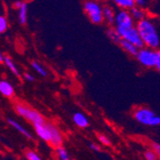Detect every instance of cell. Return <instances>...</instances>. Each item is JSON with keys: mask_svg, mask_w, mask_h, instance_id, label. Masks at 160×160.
<instances>
[{"mask_svg": "<svg viewBox=\"0 0 160 160\" xmlns=\"http://www.w3.org/2000/svg\"><path fill=\"white\" fill-rule=\"evenodd\" d=\"M56 153H57V156H58V159L59 160H70V156H69L68 152L62 146L56 149Z\"/></svg>", "mask_w": 160, "mask_h": 160, "instance_id": "cell-21", "label": "cell"}, {"mask_svg": "<svg viewBox=\"0 0 160 160\" xmlns=\"http://www.w3.org/2000/svg\"><path fill=\"white\" fill-rule=\"evenodd\" d=\"M136 60L142 66L146 68L155 67L157 60V50L145 46L139 49V52L136 56Z\"/></svg>", "mask_w": 160, "mask_h": 160, "instance_id": "cell-5", "label": "cell"}, {"mask_svg": "<svg viewBox=\"0 0 160 160\" xmlns=\"http://www.w3.org/2000/svg\"><path fill=\"white\" fill-rule=\"evenodd\" d=\"M73 122L74 124L80 128H88L89 126V121H88V118L86 117L85 114L82 113V112H75L73 114Z\"/></svg>", "mask_w": 160, "mask_h": 160, "instance_id": "cell-12", "label": "cell"}, {"mask_svg": "<svg viewBox=\"0 0 160 160\" xmlns=\"http://www.w3.org/2000/svg\"><path fill=\"white\" fill-rule=\"evenodd\" d=\"M144 157L146 160H157V154L152 150H147L144 152Z\"/></svg>", "mask_w": 160, "mask_h": 160, "instance_id": "cell-25", "label": "cell"}, {"mask_svg": "<svg viewBox=\"0 0 160 160\" xmlns=\"http://www.w3.org/2000/svg\"><path fill=\"white\" fill-rule=\"evenodd\" d=\"M89 148L93 151V152H100L101 151V148L99 145L95 144V143H90L89 144Z\"/></svg>", "mask_w": 160, "mask_h": 160, "instance_id": "cell-30", "label": "cell"}, {"mask_svg": "<svg viewBox=\"0 0 160 160\" xmlns=\"http://www.w3.org/2000/svg\"><path fill=\"white\" fill-rule=\"evenodd\" d=\"M49 125L51 130V139L49 144L55 149L62 147V145L63 143V135L61 132V129L53 123H49Z\"/></svg>", "mask_w": 160, "mask_h": 160, "instance_id": "cell-8", "label": "cell"}, {"mask_svg": "<svg viewBox=\"0 0 160 160\" xmlns=\"http://www.w3.org/2000/svg\"><path fill=\"white\" fill-rule=\"evenodd\" d=\"M23 78H24L25 81H27V82H35V77H34L32 74H30V73H27V72L23 74Z\"/></svg>", "mask_w": 160, "mask_h": 160, "instance_id": "cell-28", "label": "cell"}, {"mask_svg": "<svg viewBox=\"0 0 160 160\" xmlns=\"http://www.w3.org/2000/svg\"><path fill=\"white\" fill-rule=\"evenodd\" d=\"M133 118L141 125L147 127L160 126V115L146 107H139L133 111Z\"/></svg>", "mask_w": 160, "mask_h": 160, "instance_id": "cell-2", "label": "cell"}, {"mask_svg": "<svg viewBox=\"0 0 160 160\" xmlns=\"http://www.w3.org/2000/svg\"><path fill=\"white\" fill-rule=\"evenodd\" d=\"M98 139H99L100 143L102 145H104V146H107V147L111 146V141L108 136H106L104 134H98Z\"/></svg>", "mask_w": 160, "mask_h": 160, "instance_id": "cell-24", "label": "cell"}, {"mask_svg": "<svg viewBox=\"0 0 160 160\" xmlns=\"http://www.w3.org/2000/svg\"><path fill=\"white\" fill-rule=\"evenodd\" d=\"M136 28L145 46L154 50H159L160 31L156 22L152 18L148 17L141 21L136 22Z\"/></svg>", "mask_w": 160, "mask_h": 160, "instance_id": "cell-1", "label": "cell"}, {"mask_svg": "<svg viewBox=\"0 0 160 160\" xmlns=\"http://www.w3.org/2000/svg\"><path fill=\"white\" fill-rule=\"evenodd\" d=\"M107 36H108V38L111 40V41H113V42H115V43H120V41L122 40V38H121V36H120V34L118 33V31L116 30V28L114 27V28H109L108 30L107 31Z\"/></svg>", "mask_w": 160, "mask_h": 160, "instance_id": "cell-20", "label": "cell"}, {"mask_svg": "<svg viewBox=\"0 0 160 160\" xmlns=\"http://www.w3.org/2000/svg\"><path fill=\"white\" fill-rule=\"evenodd\" d=\"M35 132L37 135L41 139L42 141H44L46 143H50L51 139V130H50V125L49 123H44V124H39L34 126Z\"/></svg>", "mask_w": 160, "mask_h": 160, "instance_id": "cell-9", "label": "cell"}, {"mask_svg": "<svg viewBox=\"0 0 160 160\" xmlns=\"http://www.w3.org/2000/svg\"><path fill=\"white\" fill-rule=\"evenodd\" d=\"M3 64L12 72V73L16 76L17 78H19L20 77V72L17 66V64L14 63L13 60L12 58L8 55H4V61H3Z\"/></svg>", "mask_w": 160, "mask_h": 160, "instance_id": "cell-14", "label": "cell"}, {"mask_svg": "<svg viewBox=\"0 0 160 160\" xmlns=\"http://www.w3.org/2000/svg\"><path fill=\"white\" fill-rule=\"evenodd\" d=\"M151 1H152V0H134L135 6L140 7V8H143L145 10H146L149 7Z\"/></svg>", "mask_w": 160, "mask_h": 160, "instance_id": "cell-26", "label": "cell"}, {"mask_svg": "<svg viewBox=\"0 0 160 160\" xmlns=\"http://www.w3.org/2000/svg\"><path fill=\"white\" fill-rule=\"evenodd\" d=\"M31 66H32V68L37 72V73H38L39 76H41V77H47L48 72H47L46 68H45L44 66H43L42 64H40L38 62L33 61V62H31Z\"/></svg>", "mask_w": 160, "mask_h": 160, "instance_id": "cell-19", "label": "cell"}, {"mask_svg": "<svg viewBox=\"0 0 160 160\" xmlns=\"http://www.w3.org/2000/svg\"><path fill=\"white\" fill-rule=\"evenodd\" d=\"M13 109L20 117L24 118L28 122H30L33 125V127L36 125L46 123V121L43 118V116L38 110L28 107L22 103H16L13 105Z\"/></svg>", "mask_w": 160, "mask_h": 160, "instance_id": "cell-3", "label": "cell"}, {"mask_svg": "<svg viewBox=\"0 0 160 160\" xmlns=\"http://www.w3.org/2000/svg\"><path fill=\"white\" fill-rule=\"evenodd\" d=\"M118 31V33L120 34L122 39L127 40L130 43L134 44L137 48L141 49L143 47H145L144 42L139 35V32L135 26L132 27H128V28H123V29H116Z\"/></svg>", "mask_w": 160, "mask_h": 160, "instance_id": "cell-6", "label": "cell"}, {"mask_svg": "<svg viewBox=\"0 0 160 160\" xmlns=\"http://www.w3.org/2000/svg\"><path fill=\"white\" fill-rule=\"evenodd\" d=\"M103 8L97 0H86L83 4V10L86 16L94 24H102L105 21Z\"/></svg>", "mask_w": 160, "mask_h": 160, "instance_id": "cell-4", "label": "cell"}, {"mask_svg": "<svg viewBox=\"0 0 160 160\" xmlns=\"http://www.w3.org/2000/svg\"><path fill=\"white\" fill-rule=\"evenodd\" d=\"M103 14H104V20L108 24V25H113L115 23V17H116V12L114 9L109 6L106 5L103 8Z\"/></svg>", "mask_w": 160, "mask_h": 160, "instance_id": "cell-13", "label": "cell"}, {"mask_svg": "<svg viewBox=\"0 0 160 160\" xmlns=\"http://www.w3.org/2000/svg\"><path fill=\"white\" fill-rule=\"evenodd\" d=\"M159 21H160V17H159Z\"/></svg>", "mask_w": 160, "mask_h": 160, "instance_id": "cell-32", "label": "cell"}, {"mask_svg": "<svg viewBox=\"0 0 160 160\" xmlns=\"http://www.w3.org/2000/svg\"><path fill=\"white\" fill-rule=\"evenodd\" d=\"M9 28V22L8 19L5 16H1L0 17V33L4 34L7 32Z\"/></svg>", "mask_w": 160, "mask_h": 160, "instance_id": "cell-23", "label": "cell"}, {"mask_svg": "<svg viewBox=\"0 0 160 160\" xmlns=\"http://www.w3.org/2000/svg\"><path fill=\"white\" fill-rule=\"evenodd\" d=\"M155 69L160 73V49L157 50V60H156V64H155Z\"/></svg>", "mask_w": 160, "mask_h": 160, "instance_id": "cell-29", "label": "cell"}, {"mask_svg": "<svg viewBox=\"0 0 160 160\" xmlns=\"http://www.w3.org/2000/svg\"><path fill=\"white\" fill-rule=\"evenodd\" d=\"M25 158L26 160H42L41 156L35 151L27 150L25 152Z\"/></svg>", "mask_w": 160, "mask_h": 160, "instance_id": "cell-22", "label": "cell"}, {"mask_svg": "<svg viewBox=\"0 0 160 160\" xmlns=\"http://www.w3.org/2000/svg\"><path fill=\"white\" fill-rule=\"evenodd\" d=\"M7 123L13 128V129H16L17 132H18L20 134H22L23 136H25L26 138H28V139H30V140H32L34 137H33V134L29 132L28 129H26L19 122H18L17 120H14V119H12V118H7Z\"/></svg>", "mask_w": 160, "mask_h": 160, "instance_id": "cell-10", "label": "cell"}, {"mask_svg": "<svg viewBox=\"0 0 160 160\" xmlns=\"http://www.w3.org/2000/svg\"><path fill=\"white\" fill-rule=\"evenodd\" d=\"M22 3H23V2H21V1H16V2L13 3V5H12V6H13L14 8H16V9H18H18L22 6Z\"/></svg>", "mask_w": 160, "mask_h": 160, "instance_id": "cell-31", "label": "cell"}, {"mask_svg": "<svg viewBox=\"0 0 160 160\" xmlns=\"http://www.w3.org/2000/svg\"><path fill=\"white\" fill-rule=\"evenodd\" d=\"M18 22L21 25H24L27 23V19H28V7L26 3H22V6L18 10Z\"/></svg>", "mask_w": 160, "mask_h": 160, "instance_id": "cell-18", "label": "cell"}, {"mask_svg": "<svg viewBox=\"0 0 160 160\" xmlns=\"http://www.w3.org/2000/svg\"><path fill=\"white\" fill-rule=\"evenodd\" d=\"M119 45L121 46V48L126 52L128 53V55L132 56V57H135L137 56L138 52H139V48H137L134 44H132V43H130L127 40H124L122 39L119 43Z\"/></svg>", "mask_w": 160, "mask_h": 160, "instance_id": "cell-15", "label": "cell"}, {"mask_svg": "<svg viewBox=\"0 0 160 160\" xmlns=\"http://www.w3.org/2000/svg\"><path fill=\"white\" fill-rule=\"evenodd\" d=\"M129 12H130V14H132V17L134 19V21H136V22L141 21L144 18H148L146 10L143 9V8H140V7H137V6L133 7L132 10L129 11Z\"/></svg>", "mask_w": 160, "mask_h": 160, "instance_id": "cell-16", "label": "cell"}, {"mask_svg": "<svg viewBox=\"0 0 160 160\" xmlns=\"http://www.w3.org/2000/svg\"><path fill=\"white\" fill-rule=\"evenodd\" d=\"M152 150L157 154V156L160 157V143L152 142Z\"/></svg>", "mask_w": 160, "mask_h": 160, "instance_id": "cell-27", "label": "cell"}, {"mask_svg": "<svg viewBox=\"0 0 160 160\" xmlns=\"http://www.w3.org/2000/svg\"><path fill=\"white\" fill-rule=\"evenodd\" d=\"M111 1L120 10L130 11L133 7H135L134 0H111Z\"/></svg>", "mask_w": 160, "mask_h": 160, "instance_id": "cell-17", "label": "cell"}, {"mask_svg": "<svg viewBox=\"0 0 160 160\" xmlns=\"http://www.w3.org/2000/svg\"><path fill=\"white\" fill-rule=\"evenodd\" d=\"M0 93L5 98L12 99L14 96V87L7 80L0 81Z\"/></svg>", "mask_w": 160, "mask_h": 160, "instance_id": "cell-11", "label": "cell"}, {"mask_svg": "<svg viewBox=\"0 0 160 160\" xmlns=\"http://www.w3.org/2000/svg\"><path fill=\"white\" fill-rule=\"evenodd\" d=\"M114 26L116 29H123V28H128V27L135 26L134 19L132 18L129 11L119 10L117 12H116Z\"/></svg>", "mask_w": 160, "mask_h": 160, "instance_id": "cell-7", "label": "cell"}]
</instances>
